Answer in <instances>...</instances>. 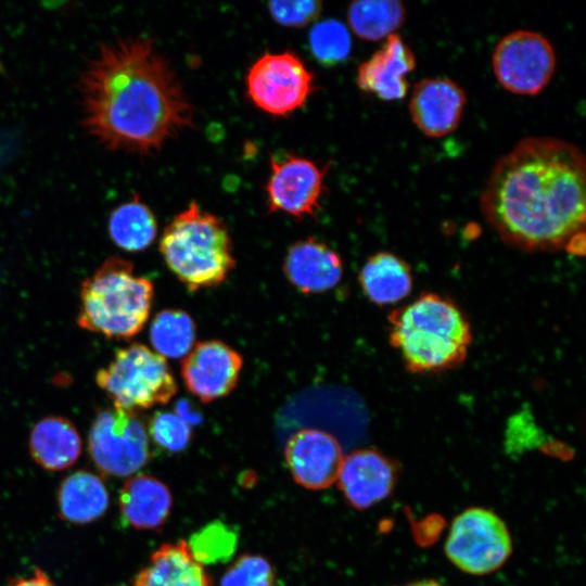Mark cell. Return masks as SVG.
Here are the masks:
<instances>
[{
    "label": "cell",
    "instance_id": "6da1fadb",
    "mask_svg": "<svg viewBox=\"0 0 586 586\" xmlns=\"http://www.w3.org/2000/svg\"><path fill=\"white\" fill-rule=\"evenodd\" d=\"M84 130L109 151L151 155L194 127V106L151 38L102 42L77 80Z\"/></svg>",
    "mask_w": 586,
    "mask_h": 586
},
{
    "label": "cell",
    "instance_id": "7a4b0ae2",
    "mask_svg": "<svg viewBox=\"0 0 586 586\" xmlns=\"http://www.w3.org/2000/svg\"><path fill=\"white\" fill-rule=\"evenodd\" d=\"M481 208L501 240L515 249L576 252L586 211L583 152L558 138L522 139L492 169Z\"/></svg>",
    "mask_w": 586,
    "mask_h": 586
},
{
    "label": "cell",
    "instance_id": "3957f363",
    "mask_svg": "<svg viewBox=\"0 0 586 586\" xmlns=\"http://www.w3.org/2000/svg\"><path fill=\"white\" fill-rule=\"evenodd\" d=\"M387 319L390 343L408 371L437 373L466 360L472 343L471 326L449 297L421 293L394 309Z\"/></svg>",
    "mask_w": 586,
    "mask_h": 586
},
{
    "label": "cell",
    "instance_id": "277c9868",
    "mask_svg": "<svg viewBox=\"0 0 586 586\" xmlns=\"http://www.w3.org/2000/svg\"><path fill=\"white\" fill-rule=\"evenodd\" d=\"M160 251L169 270L191 292L219 285L235 264L226 224L195 201L166 226Z\"/></svg>",
    "mask_w": 586,
    "mask_h": 586
},
{
    "label": "cell",
    "instance_id": "5b68a950",
    "mask_svg": "<svg viewBox=\"0 0 586 586\" xmlns=\"http://www.w3.org/2000/svg\"><path fill=\"white\" fill-rule=\"evenodd\" d=\"M154 296L153 283L133 265L111 256L80 289V328L109 339L128 340L144 327Z\"/></svg>",
    "mask_w": 586,
    "mask_h": 586
},
{
    "label": "cell",
    "instance_id": "8992f818",
    "mask_svg": "<svg viewBox=\"0 0 586 586\" xmlns=\"http://www.w3.org/2000/svg\"><path fill=\"white\" fill-rule=\"evenodd\" d=\"M95 381L114 406L131 412L165 405L177 393L166 358L140 343L118 349Z\"/></svg>",
    "mask_w": 586,
    "mask_h": 586
},
{
    "label": "cell",
    "instance_id": "52a82bcc",
    "mask_svg": "<svg viewBox=\"0 0 586 586\" xmlns=\"http://www.w3.org/2000/svg\"><path fill=\"white\" fill-rule=\"evenodd\" d=\"M512 551L510 533L493 511L472 507L458 514L445 543L447 558L462 572L489 574L505 564Z\"/></svg>",
    "mask_w": 586,
    "mask_h": 586
},
{
    "label": "cell",
    "instance_id": "ba28073f",
    "mask_svg": "<svg viewBox=\"0 0 586 586\" xmlns=\"http://www.w3.org/2000/svg\"><path fill=\"white\" fill-rule=\"evenodd\" d=\"M246 94L260 111L288 116L305 105L315 91V76L291 51L266 52L249 68Z\"/></svg>",
    "mask_w": 586,
    "mask_h": 586
},
{
    "label": "cell",
    "instance_id": "9c48e42d",
    "mask_svg": "<svg viewBox=\"0 0 586 586\" xmlns=\"http://www.w3.org/2000/svg\"><path fill=\"white\" fill-rule=\"evenodd\" d=\"M88 449L97 468L113 476L131 475L150 458L143 423L136 412L116 406L98 411L89 432Z\"/></svg>",
    "mask_w": 586,
    "mask_h": 586
},
{
    "label": "cell",
    "instance_id": "30bf717a",
    "mask_svg": "<svg viewBox=\"0 0 586 586\" xmlns=\"http://www.w3.org/2000/svg\"><path fill=\"white\" fill-rule=\"evenodd\" d=\"M492 65L502 88L514 94L534 95L551 80L557 58L546 37L519 29L499 40L493 52Z\"/></svg>",
    "mask_w": 586,
    "mask_h": 586
},
{
    "label": "cell",
    "instance_id": "8fae6325",
    "mask_svg": "<svg viewBox=\"0 0 586 586\" xmlns=\"http://www.w3.org/2000/svg\"><path fill=\"white\" fill-rule=\"evenodd\" d=\"M328 165L289 154L281 158L271 156L270 174L265 191L269 213L281 212L297 219L316 217L326 190Z\"/></svg>",
    "mask_w": 586,
    "mask_h": 586
},
{
    "label": "cell",
    "instance_id": "7c38bea8",
    "mask_svg": "<svg viewBox=\"0 0 586 586\" xmlns=\"http://www.w3.org/2000/svg\"><path fill=\"white\" fill-rule=\"evenodd\" d=\"M242 366L238 352L221 341L209 340L194 344L183 357L181 377L193 396L212 403L233 391Z\"/></svg>",
    "mask_w": 586,
    "mask_h": 586
},
{
    "label": "cell",
    "instance_id": "4fadbf2b",
    "mask_svg": "<svg viewBox=\"0 0 586 586\" xmlns=\"http://www.w3.org/2000/svg\"><path fill=\"white\" fill-rule=\"evenodd\" d=\"M284 457L294 481L308 489L330 487L343 461L339 441L319 429H302L286 442Z\"/></svg>",
    "mask_w": 586,
    "mask_h": 586
},
{
    "label": "cell",
    "instance_id": "5bb4252c",
    "mask_svg": "<svg viewBox=\"0 0 586 586\" xmlns=\"http://www.w3.org/2000/svg\"><path fill=\"white\" fill-rule=\"evenodd\" d=\"M466 101V93L456 81L433 77L413 86L408 107L413 124L422 133L441 138L458 127Z\"/></svg>",
    "mask_w": 586,
    "mask_h": 586
},
{
    "label": "cell",
    "instance_id": "9a60e30c",
    "mask_svg": "<svg viewBox=\"0 0 586 586\" xmlns=\"http://www.w3.org/2000/svg\"><path fill=\"white\" fill-rule=\"evenodd\" d=\"M395 463L374 449H358L343 458L337 484L356 509H367L386 498L395 486Z\"/></svg>",
    "mask_w": 586,
    "mask_h": 586
},
{
    "label": "cell",
    "instance_id": "2e32d148",
    "mask_svg": "<svg viewBox=\"0 0 586 586\" xmlns=\"http://www.w3.org/2000/svg\"><path fill=\"white\" fill-rule=\"evenodd\" d=\"M415 66L416 58L409 46L398 34H392L359 65L356 82L360 90L383 101L400 100L409 89L406 76Z\"/></svg>",
    "mask_w": 586,
    "mask_h": 586
},
{
    "label": "cell",
    "instance_id": "e0dca14e",
    "mask_svg": "<svg viewBox=\"0 0 586 586\" xmlns=\"http://www.w3.org/2000/svg\"><path fill=\"white\" fill-rule=\"evenodd\" d=\"M283 272L290 283L303 293H321L333 289L342 279L339 254L324 242L306 238L288 251Z\"/></svg>",
    "mask_w": 586,
    "mask_h": 586
},
{
    "label": "cell",
    "instance_id": "ac0fdd59",
    "mask_svg": "<svg viewBox=\"0 0 586 586\" xmlns=\"http://www.w3.org/2000/svg\"><path fill=\"white\" fill-rule=\"evenodd\" d=\"M133 586H213L188 543H167L154 551L136 575Z\"/></svg>",
    "mask_w": 586,
    "mask_h": 586
},
{
    "label": "cell",
    "instance_id": "d6986e66",
    "mask_svg": "<svg viewBox=\"0 0 586 586\" xmlns=\"http://www.w3.org/2000/svg\"><path fill=\"white\" fill-rule=\"evenodd\" d=\"M173 505L168 487L148 474L129 477L119 494L125 521L136 530H155L167 520Z\"/></svg>",
    "mask_w": 586,
    "mask_h": 586
},
{
    "label": "cell",
    "instance_id": "ffe728a7",
    "mask_svg": "<svg viewBox=\"0 0 586 586\" xmlns=\"http://www.w3.org/2000/svg\"><path fill=\"white\" fill-rule=\"evenodd\" d=\"M81 437L75 425L63 417H46L31 429L29 451L43 469L61 471L72 467L81 454Z\"/></svg>",
    "mask_w": 586,
    "mask_h": 586
},
{
    "label": "cell",
    "instance_id": "44dd1931",
    "mask_svg": "<svg viewBox=\"0 0 586 586\" xmlns=\"http://www.w3.org/2000/svg\"><path fill=\"white\" fill-rule=\"evenodd\" d=\"M358 280L367 298L379 306L403 301L413 285L410 265L391 252L371 255L362 265Z\"/></svg>",
    "mask_w": 586,
    "mask_h": 586
},
{
    "label": "cell",
    "instance_id": "7402d4cb",
    "mask_svg": "<svg viewBox=\"0 0 586 586\" xmlns=\"http://www.w3.org/2000/svg\"><path fill=\"white\" fill-rule=\"evenodd\" d=\"M60 517L75 524L100 519L107 510L110 496L103 480L89 471H76L66 476L58 489Z\"/></svg>",
    "mask_w": 586,
    "mask_h": 586
},
{
    "label": "cell",
    "instance_id": "603a6c76",
    "mask_svg": "<svg viewBox=\"0 0 586 586\" xmlns=\"http://www.w3.org/2000/svg\"><path fill=\"white\" fill-rule=\"evenodd\" d=\"M157 233L156 218L138 194L118 205L109 218L112 241L127 252H141L149 247Z\"/></svg>",
    "mask_w": 586,
    "mask_h": 586
},
{
    "label": "cell",
    "instance_id": "cb8c5ba5",
    "mask_svg": "<svg viewBox=\"0 0 586 586\" xmlns=\"http://www.w3.org/2000/svg\"><path fill=\"white\" fill-rule=\"evenodd\" d=\"M406 18L405 5L396 0L352 2L347 10L351 29L365 40L377 41L395 34Z\"/></svg>",
    "mask_w": 586,
    "mask_h": 586
},
{
    "label": "cell",
    "instance_id": "d4e9b609",
    "mask_svg": "<svg viewBox=\"0 0 586 586\" xmlns=\"http://www.w3.org/2000/svg\"><path fill=\"white\" fill-rule=\"evenodd\" d=\"M195 323L183 310L158 311L150 327V341L154 352L164 358H182L195 344Z\"/></svg>",
    "mask_w": 586,
    "mask_h": 586
},
{
    "label": "cell",
    "instance_id": "484cf974",
    "mask_svg": "<svg viewBox=\"0 0 586 586\" xmlns=\"http://www.w3.org/2000/svg\"><path fill=\"white\" fill-rule=\"evenodd\" d=\"M308 41L313 55L324 66L342 63L348 58L352 49L348 29L334 18L315 24L309 31Z\"/></svg>",
    "mask_w": 586,
    "mask_h": 586
},
{
    "label": "cell",
    "instance_id": "4316f807",
    "mask_svg": "<svg viewBox=\"0 0 586 586\" xmlns=\"http://www.w3.org/2000/svg\"><path fill=\"white\" fill-rule=\"evenodd\" d=\"M187 543L193 557L203 564L229 558L235 549L238 536L226 524L214 522L195 533Z\"/></svg>",
    "mask_w": 586,
    "mask_h": 586
},
{
    "label": "cell",
    "instance_id": "83f0119b",
    "mask_svg": "<svg viewBox=\"0 0 586 586\" xmlns=\"http://www.w3.org/2000/svg\"><path fill=\"white\" fill-rule=\"evenodd\" d=\"M220 586H278L270 562L258 555H242L225 572Z\"/></svg>",
    "mask_w": 586,
    "mask_h": 586
},
{
    "label": "cell",
    "instance_id": "f1b7e54d",
    "mask_svg": "<svg viewBox=\"0 0 586 586\" xmlns=\"http://www.w3.org/2000/svg\"><path fill=\"white\" fill-rule=\"evenodd\" d=\"M148 434L162 449L182 451L191 440V428L181 416L169 411H157L150 420Z\"/></svg>",
    "mask_w": 586,
    "mask_h": 586
},
{
    "label": "cell",
    "instance_id": "f546056e",
    "mask_svg": "<svg viewBox=\"0 0 586 586\" xmlns=\"http://www.w3.org/2000/svg\"><path fill=\"white\" fill-rule=\"evenodd\" d=\"M271 17L285 27H304L318 18L322 11L320 1H271L268 3Z\"/></svg>",
    "mask_w": 586,
    "mask_h": 586
},
{
    "label": "cell",
    "instance_id": "4dcf8cb0",
    "mask_svg": "<svg viewBox=\"0 0 586 586\" xmlns=\"http://www.w3.org/2000/svg\"><path fill=\"white\" fill-rule=\"evenodd\" d=\"M8 586H54V584L41 569L36 568L31 576L15 578Z\"/></svg>",
    "mask_w": 586,
    "mask_h": 586
},
{
    "label": "cell",
    "instance_id": "1f68e13d",
    "mask_svg": "<svg viewBox=\"0 0 586 586\" xmlns=\"http://www.w3.org/2000/svg\"><path fill=\"white\" fill-rule=\"evenodd\" d=\"M402 586H444V585L433 579H425V581H418V582L405 584Z\"/></svg>",
    "mask_w": 586,
    "mask_h": 586
}]
</instances>
